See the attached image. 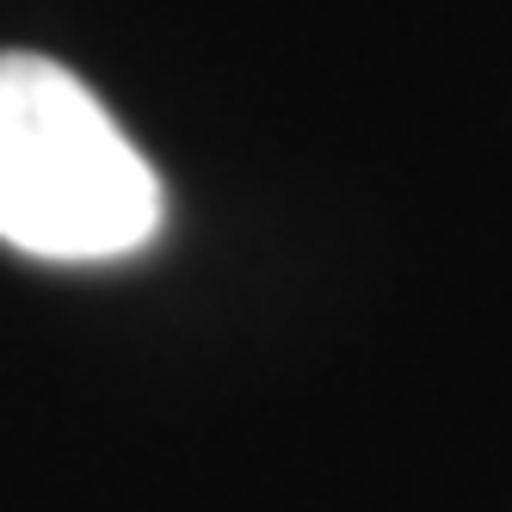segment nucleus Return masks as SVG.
Segmentation results:
<instances>
[{"instance_id": "f257e3e1", "label": "nucleus", "mask_w": 512, "mask_h": 512, "mask_svg": "<svg viewBox=\"0 0 512 512\" xmlns=\"http://www.w3.org/2000/svg\"><path fill=\"white\" fill-rule=\"evenodd\" d=\"M161 223L167 192L105 99L38 50H0V241L50 266H105Z\"/></svg>"}]
</instances>
